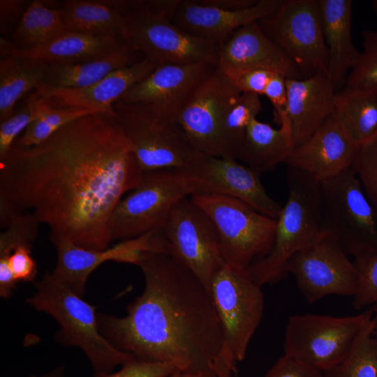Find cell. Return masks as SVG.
Instances as JSON below:
<instances>
[{"mask_svg":"<svg viewBox=\"0 0 377 377\" xmlns=\"http://www.w3.org/2000/svg\"><path fill=\"white\" fill-rule=\"evenodd\" d=\"M142 173L114 112L80 117L39 145H13L0 163V228L29 212L50 241L106 249L110 216Z\"/></svg>","mask_w":377,"mask_h":377,"instance_id":"cell-1","label":"cell"},{"mask_svg":"<svg viewBox=\"0 0 377 377\" xmlns=\"http://www.w3.org/2000/svg\"><path fill=\"white\" fill-rule=\"evenodd\" d=\"M138 266L145 288L123 317L98 313L102 334L140 361L167 363L186 377H232L230 350L209 293L184 265L145 253Z\"/></svg>","mask_w":377,"mask_h":377,"instance_id":"cell-2","label":"cell"},{"mask_svg":"<svg viewBox=\"0 0 377 377\" xmlns=\"http://www.w3.org/2000/svg\"><path fill=\"white\" fill-rule=\"evenodd\" d=\"M36 290L27 302L36 310L53 317L59 325L57 339L65 346L81 349L89 359L94 375L113 369L135 359L113 346L101 332L96 306L46 272L35 282Z\"/></svg>","mask_w":377,"mask_h":377,"instance_id":"cell-3","label":"cell"},{"mask_svg":"<svg viewBox=\"0 0 377 377\" xmlns=\"http://www.w3.org/2000/svg\"><path fill=\"white\" fill-rule=\"evenodd\" d=\"M288 185L287 201L276 219L273 248L247 269L260 287L286 279L290 258L323 229L320 183L305 172L289 168Z\"/></svg>","mask_w":377,"mask_h":377,"instance_id":"cell-4","label":"cell"},{"mask_svg":"<svg viewBox=\"0 0 377 377\" xmlns=\"http://www.w3.org/2000/svg\"><path fill=\"white\" fill-rule=\"evenodd\" d=\"M204 193H207L204 184L188 170L143 172L138 186L119 201L110 216L111 241L135 238L163 228L178 201Z\"/></svg>","mask_w":377,"mask_h":377,"instance_id":"cell-5","label":"cell"},{"mask_svg":"<svg viewBox=\"0 0 377 377\" xmlns=\"http://www.w3.org/2000/svg\"><path fill=\"white\" fill-rule=\"evenodd\" d=\"M112 108L143 172L189 170L202 154L177 121L162 116L150 105L118 101Z\"/></svg>","mask_w":377,"mask_h":377,"instance_id":"cell-6","label":"cell"},{"mask_svg":"<svg viewBox=\"0 0 377 377\" xmlns=\"http://www.w3.org/2000/svg\"><path fill=\"white\" fill-rule=\"evenodd\" d=\"M214 223L226 263L245 269L267 256L274 242L276 219L233 197L204 193L191 196Z\"/></svg>","mask_w":377,"mask_h":377,"instance_id":"cell-7","label":"cell"},{"mask_svg":"<svg viewBox=\"0 0 377 377\" xmlns=\"http://www.w3.org/2000/svg\"><path fill=\"white\" fill-rule=\"evenodd\" d=\"M323 228L348 256L377 254V211L352 168L320 182Z\"/></svg>","mask_w":377,"mask_h":377,"instance_id":"cell-8","label":"cell"},{"mask_svg":"<svg viewBox=\"0 0 377 377\" xmlns=\"http://www.w3.org/2000/svg\"><path fill=\"white\" fill-rule=\"evenodd\" d=\"M121 38L156 66L210 64L217 67L218 47L156 16L137 1L126 14Z\"/></svg>","mask_w":377,"mask_h":377,"instance_id":"cell-9","label":"cell"},{"mask_svg":"<svg viewBox=\"0 0 377 377\" xmlns=\"http://www.w3.org/2000/svg\"><path fill=\"white\" fill-rule=\"evenodd\" d=\"M258 24L295 64L303 78L318 73L327 75L328 52L319 0H283L272 15Z\"/></svg>","mask_w":377,"mask_h":377,"instance_id":"cell-10","label":"cell"},{"mask_svg":"<svg viewBox=\"0 0 377 377\" xmlns=\"http://www.w3.org/2000/svg\"><path fill=\"white\" fill-rule=\"evenodd\" d=\"M209 293L226 343L237 362H242L263 318L261 287L247 269L225 263L213 276Z\"/></svg>","mask_w":377,"mask_h":377,"instance_id":"cell-11","label":"cell"},{"mask_svg":"<svg viewBox=\"0 0 377 377\" xmlns=\"http://www.w3.org/2000/svg\"><path fill=\"white\" fill-rule=\"evenodd\" d=\"M370 309L355 316L296 314L288 318L284 354L325 372L349 353Z\"/></svg>","mask_w":377,"mask_h":377,"instance_id":"cell-12","label":"cell"},{"mask_svg":"<svg viewBox=\"0 0 377 377\" xmlns=\"http://www.w3.org/2000/svg\"><path fill=\"white\" fill-rule=\"evenodd\" d=\"M286 269L311 304L331 295L354 297L358 290L360 276L354 263L326 229L295 253Z\"/></svg>","mask_w":377,"mask_h":377,"instance_id":"cell-13","label":"cell"},{"mask_svg":"<svg viewBox=\"0 0 377 377\" xmlns=\"http://www.w3.org/2000/svg\"><path fill=\"white\" fill-rule=\"evenodd\" d=\"M163 229L169 255L188 268L209 292L213 276L226 263L211 219L191 197H186L174 205Z\"/></svg>","mask_w":377,"mask_h":377,"instance_id":"cell-14","label":"cell"},{"mask_svg":"<svg viewBox=\"0 0 377 377\" xmlns=\"http://www.w3.org/2000/svg\"><path fill=\"white\" fill-rule=\"evenodd\" d=\"M240 94L216 67L180 111L176 121L200 153L223 157L220 140L221 121Z\"/></svg>","mask_w":377,"mask_h":377,"instance_id":"cell-15","label":"cell"},{"mask_svg":"<svg viewBox=\"0 0 377 377\" xmlns=\"http://www.w3.org/2000/svg\"><path fill=\"white\" fill-rule=\"evenodd\" d=\"M57 263L52 275L82 297L91 274L108 261L138 265L145 253H156L159 242L156 235L148 232L135 238L119 241L104 250H91L65 239H53Z\"/></svg>","mask_w":377,"mask_h":377,"instance_id":"cell-16","label":"cell"},{"mask_svg":"<svg viewBox=\"0 0 377 377\" xmlns=\"http://www.w3.org/2000/svg\"><path fill=\"white\" fill-rule=\"evenodd\" d=\"M216 68L207 63L157 66L119 101L149 104L162 116L176 121L195 89Z\"/></svg>","mask_w":377,"mask_h":377,"instance_id":"cell-17","label":"cell"},{"mask_svg":"<svg viewBox=\"0 0 377 377\" xmlns=\"http://www.w3.org/2000/svg\"><path fill=\"white\" fill-rule=\"evenodd\" d=\"M359 145L332 114L292 151L286 163L320 183L350 168Z\"/></svg>","mask_w":377,"mask_h":377,"instance_id":"cell-18","label":"cell"},{"mask_svg":"<svg viewBox=\"0 0 377 377\" xmlns=\"http://www.w3.org/2000/svg\"><path fill=\"white\" fill-rule=\"evenodd\" d=\"M188 171L204 184L207 193L235 198L274 219L281 214L283 206L268 195L260 175L236 159L201 154Z\"/></svg>","mask_w":377,"mask_h":377,"instance_id":"cell-19","label":"cell"},{"mask_svg":"<svg viewBox=\"0 0 377 377\" xmlns=\"http://www.w3.org/2000/svg\"><path fill=\"white\" fill-rule=\"evenodd\" d=\"M217 67L228 77L253 70H265L286 79H302L295 64L260 28L258 21L237 29L218 47Z\"/></svg>","mask_w":377,"mask_h":377,"instance_id":"cell-20","label":"cell"},{"mask_svg":"<svg viewBox=\"0 0 377 377\" xmlns=\"http://www.w3.org/2000/svg\"><path fill=\"white\" fill-rule=\"evenodd\" d=\"M156 65L146 58L118 69L84 88H59L40 84L35 94L47 105L68 110H100L114 113L113 105L134 84L147 76Z\"/></svg>","mask_w":377,"mask_h":377,"instance_id":"cell-21","label":"cell"},{"mask_svg":"<svg viewBox=\"0 0 377 377\" xmlns=\"http://www.w3.org/2000/svg\"><path fill=\"white\" fill-rule=\"evenodd\" d=\"M283 0H258L253 7L228 11L182 0L172 23L184 31L219 47L241 27L272 15Z\"/></svg>","mask_w":377,"mask_h":377,"instance_id":"cell-22","label":"cell"},{"mask_svg":"<svg viewBox=\"0 0 377 377\" xmlns=\"http://www.w3.org/2000/svg\"><path fill=\"white\" fill-rule=\"evenodd\" d=\"M286 88L287 117L295 148L333 114L337 91L322 73L302 79H286Z\"/></svg>","mask_w":377,"mask_h":377,"instance_id":"cell-23","label":"cell"},{"mask_svg":"<svg viewBox=\"0 0 377 377\" xmlns=\"http://www.w3.org/2000/svg\"><path fill=\"white\" fill-rule=\"evenodd\" d=\"M351 0H319L322 28L328 52L327 77L336 90L345 87L360 57L351 35Z\"/></svg>","mask_w":377,"mask_h":377,"instance_id":"cell-24","label":"cell"},{"mask_svg":"<svg viewBox=\"0 0 377 377\" xmlns=\"http://www.w3.org/2000/svg\"><path fill=\"white\" fill-rule=\"evenodd\" d=\"M124 40L118 36L66 31L48 43L16 55L45 62L50 66L78 64L103 58Z\"/></svg>","mask_w":377,"mask_h":377,"instance_id":"cell-25","label":"cell"},{"mask_svg":"<svg viewBox=\"0 0 377 377\" xmlns=\"http://www.w3.org/2000/svg\"><path fill=\"white\" fill-rule=\"evenodd\" d=\"M137 1L67 0L61 10L66 31L121 38L126 14Z\"/></svg>","mask_w":377,"mask_h":377,"instance_id":"cell-26","label":"cell"},{"mask_svg":"<svg viewBox=\"0 0 377 377\" xmlns=\"http://www.w3.org/2000/svg\"><path fill=\"white\" fill-rule=\"evenodd\" d=\"M294 148L289 124L283 123L276 129L253 118L247 128L237 160L260 175L286 163Z\"/></svg>","mask_w":377,"mask_h":377,"instance_id":"cell-27","label":"cell"},{"mask_svg":"<svg viewBox=\"0 0 377 377\" xmlns=\"http://www.w3.org/2000/svg\"><path fill=\"white\" fill-rule=\"evenodd\" d=\"M144 57L128 43L108 55L92 61L50 66L43 84L59 88H84L91 86L111 73L131 66Z\"/></svg>","mask_w":377,"mask_h":377,"instance_id":"cell-28","label":"cell"},{"mask_svg":"<svg viewBox=\"0 0 377 377\" xmlns=\"http://www.w3.org/2000/svg\"><path fill=\"white\" fill-rule=\"evenodd\" d=\"M50 65L14 55L0 59V121L10 117L16 103L43 84Z\"/></svg>","mask_w":377,"mask_h":377,"instance_id":"cell-29","label":"cell"},{"mask_svg":"<svg viewBox=\"0 0 377 377\" xmlns=\"http://www.w3.org/2000/svg\"><path fill=\"white\" fill-rule=\"evenodd\" d=\"M333 114L359 144L377 134V89L344 87L337 91Z\"/></svg>","mask_w":377,"mask_h":377,"instance_id":"cell-30","label":"cell"},{"mask_svg":"<svg viewBox=\"0 0 377 377\" xmlns=\"http://www.w3.org/2000/svg\"><path fill=\"white\" fill-rule=\"evenodd\" d=\"M66 32L60 8H51L43 1L29 2L11 35L19 50L44 45Z\"/></svg>","mask_w":377,"mask_h":377,"instance_id":"cell-31","label":"cell"},{"mask_svg":"<svg viewBox=\"0 0 377 377\" xmlns=\"http://www.w3.org/2000/svg\"><path fill=\"white\" fill-rule=\"evenodd\" d=\"M377 313L370 309L346 357L325 377H377Z\"/></svg>","mask_w":377,"mask_h":377,"instance_id":"cell-32","label":"cell"},{"mask_svg":"<svg viewBox=\"0 0 377 377\" xmlns=\"http://www.w3.org/2000/svg\"><path fill=\"white\" fill-rule=\"evenodd\" d=\"M260 96L241 93L226 112L220 128L223 157L237 160L247 128L262 110Z\"/></svg>","mask_w":377,"mask_h":377,"instance_id":"cell-33","label":"cell"},{"mask_svg":"<svg viewBox=\"0 0 377 377\" xmlns=\"http://www.w3.org/2000/svg\"><path fill=\"white\" fill-rule=\"evenodd\" d=\"M97 112L100 110L54 109L43 102L39 116L27 126L13 145L29 147L39 145L65 125L80 117Z\"/></svg>","mask_w":377,"mask_h":377,"instance_id":"cell-34","label":"cell"},{"mask_svg":"<svg viewBox=\"0 0 377 377\" xmlns=\"http://www.w3.org/2000/svg\"><path fill=\"white\" fill-rule=\"evenodd\" d=\"M363 51L347 77L345 87L370 90L377 89V30L362 32Z\"/></svg>","mask_w":377,"mask_h":377,"instance_id":"cell-35","label":"cell"},{"mask_svg":"<svg viewBox=\"0 0 377 377\" xmlns=\"http://www.w3.org/2000/svg\"><path fill=\"white\" fill-rule=\"evenodd\" d=\"M42 101L34 92L26 103L0 123V163L5 161L18 135L40 114Z\"/></svg>","mask_w":377,"mask_h":377,"instance_id":"cell-36","label":"cell"},{"mask_svg":"<svg viewBox=\"0 0 377 377\" xmlns=\"http://www.w3.org/2000/svg\"><path fill=\"white\" fill-rule=\"evenodd\" d=\"M40 224L29 212L16 216L0 233V258H7L19 246H33L38 237Z\"/></svg>","mask_w":377,"mask_h":377,"instance_id":"cell-37","label":"cell"},{"mask_svg":"<svg viewBox=\"0 0 377 377\" xmlns=\"http://www.w3.org/2000/svg\"><path fill=\"white\" fill-rule=\"evenodd\" d=\"M351 168L377 211V134L359 145Z\"/></svg>","mask_w":377,"mask_h":377,"instance_id":"cell-38","label":"cell"},{"mask_svg":"<svg viewBox=\"0 0 377 377\" xmlns=\"http://www.w3.org/2000/svg\"><path fill=\"white\" fill-rule=\"evenodd\" d=\"M353 263L360 282L352 305L357 310L370 306L377 313V254L356 258Z\"/></svg>","mask_w":377,"mask_h":377,"instance_id":"cell-39","label":"cell"},{"mask_svg":"<svg viewBox=\"0 0 377 377\" xmlns=\"http://www.w3.org/2000/svg\"><path fill=\"white\" fill-rule=\"evenodd\" d=\"M115 372L94 375V377H163L177 369L167 363L147 362L134 359Z\"/></svg>","mask_w":377,"mask_h":377,"instance_id":"cell-40","label":"cell"},{"mask_svg":"<svg viewBox=\"0 0 377 377\" xmlns=\"http://www.w3.org/2000/svg\"><path fill=\"white\" fill-rule=\"evenodd\" d=\"M264 377H325V374L309 364L284 354Z\"/></svg>","mask_w":377,"mask_h":377,"instance_id":"cell-41","label":"cell"},{"mask_svg":"<svg viewBox=\"0 0 377 377\" xmlns=\"http://www.w3.org/2000/svg\"><path fill=\"white\" fill-rule=\"evenodd\" d=\"M264 95L274 107V121L279 125L288 122L286 78L280 74L274 73L266 86Z\"/></svg>","mask_w":377,"mask_h":377,"instance_id":"cell-42","label":"cell"},{"mask_svg":"<svg viewBox=\"0 0 377 377\" xmlns=\"http://www.w3.org/2000/svg\"><path fill=\"white\" fill-rule=\"evenodd\" d=\"M274 73L253 70L237 74L228 79L241 93L264 95L267 83Z\"/></svg>","mask_w":377,"mask_h":377,"instance_id":"cell-43","label":"cell"},{"mask_svg":"<svg viewBox=\"0 0 377 377\" xmlns=\"http://www.w3.org/2000/svg\"><path fill=\"white\" fill-rule=\"evenodd\" d=\"M29 3L24 0L0 1V30L2 34H5L8 27L18 24Z\"/></svg>","mask_w":377,"mask_h":377,"instance_id":"cell-44","label":"cell"},{"mask_svg":"<svg viewBox=\"0 0 377 377\" xmlns=\"http://www.w3.org/2000/svg\"><path fill=\"white\" fill-rule=\"evenodd\" d=\"M182 0H147L145 7L154 15L172 22Z\"/></svg>","mask_w":377,"mask_h":377,"instance_id":"cell-45","label":"cell"},{"mask_svg":"<svg viewBox=\"0 0 377 377\" xmlns=\"http://www.w3.org/2000/svg\"><path fill=\"white\" fill-rule=\"evenodd\" d=\"M200 5L228 11H238L254 6L258 0H194Z\"/></svg>","mask_w":377,"mask_h":377,"instance_id":"cell-46","label":"cell"},{"mask_svg":"<svg viewBox=\"0 0 377 377\" xmlns=\"http://www.w3.org/2000/svg\"><path fill=\"white\" fill-rule=\"evenodd\" d=\"M0 41L1 59L16 54L18 49L13 42H10L3 37H1Z\"/></svg>","mask_w":377,"mask_h":377,"instance_id":"cell-47","label":"cell"},{"mask_svg":"<svg viewBox=\"0 0 377 377\" xmlns=\"http://www.w3.org/2000/svg\"><path fill=\"white\" fill-rule=\"evenodd\" d=\"M33 377H65V367L59 365L47 374Z\"/></svg>","mask_w":377,"mask_h":377,"instance_id":"cell-48","label":"cell"},{"mask_svg":"<svg viewBox=\"0 0 377 377\" xmlns=\"http://www.w3.org/2000/svg\"><path fill=\"white\" fill-rule=\"evenodd\" d=\"M163 377H186V376L179 370L176 369L174 372Z\"/></svg>","mask_w":377,"mask_h":377,"instance_id":"cell-49","label":"cell"},{"mask_svg":"<svg viewBox=\"0 0 377 377\" xmlns=\"http://www.w3.org/2000/svg\"><path fill=\"white\" fill-rule=\"evenodd\" d=\"M371 5L373 6L374 10L375 11L376 14L377 15V0H374L371 1Z\"/></svg>","mask_w":377,"mask_h":377,"instance_id":"cell-50","label":"cell"},{"mask_svg":"<svg viewBox=\"0 0 377 377\" xmlns=\"http://www.w3.org/2000/svg\"><path fill=\"white\" fill-rule=\"evenodd\" d=\"M375 333L377 334V325H376V327L375 329Z\"/></svg>","mask_w":377,"mask_h":377,"instance_id":"cell-51","label":"cell"}]
</instances>
